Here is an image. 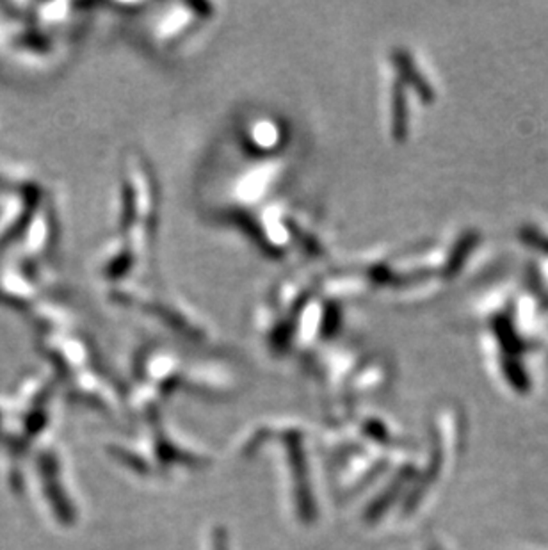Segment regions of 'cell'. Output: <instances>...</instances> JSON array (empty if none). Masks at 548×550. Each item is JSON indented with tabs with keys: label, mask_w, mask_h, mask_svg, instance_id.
<instances>
[{
	"label": "cell",
	"mask_w": 548,
	"mask_h": 550,
	"mask_svg": "<svg viewBox=\"0 0 548 550\" xmlns=\"http://www.w3.org/2000/svg\"><path fill=\"white\" fill-rule=\"evenodd\" d=\"M218 4L176 2L161 5L150 29L154 47L163 54H176L187 49L193 40L218 20Z\"/></svg>",
	"instance_id": "obj_1"
},
{
	"label": "cell",
	"mask_w": 548,
	"mask_h": 550,
	"mask_svg": "<svg viewBox=\"0 0 548 550\" xmlns=\"http://www.w3.org/2000/svg\"><path fill=\"white\" fill-rule=\"evenodd\" d=\"M233 138L241 154L253 161L285 159L292 145V127L273 110H248L235 119Z\"/></svg>",
	"instance_id": "obj_2"
}]
</instances>
